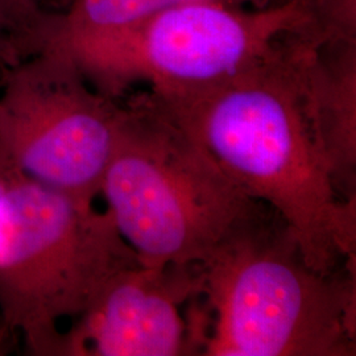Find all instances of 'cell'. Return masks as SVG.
<instances>
[{
    "label": "cell",
    "instance_id": "8fae6325",
    "mask_svg": "<svg viewBox=\"0 0 356 356\" xmlns=\"http://www.w3.org/2000/svg\"><path fill=\"white\" fill-rule=\"evenodd\" d=\"M51 15L45 11L44 0H0V17L22 58L35 51Z\"/></svg>",
    "mask_w": 356,
    "mask_h": 356
},
{
    "label": "cell",
    "instance_id": "6da1fadb",
    "mask_svg": "<svg viewBox=\"0 0 356 356\" xmlns=\"http://www.w3.org/2000/svg\"><path fill=\"white\" fill-rule=\"evenodd\" d=\"M291 32L239 73L163 106L248 197L280 216L310 267L355 268L356 202L334 184L316 124L309 63Z\"/></svg>",
    "mask_w": 356,
    "mask_h": 356
},
{
    "label": "cell",
    "instance_id": "277c9868",
    "mask_svg": "<svg viewBox=\"0 0 356 356\" xmlns=\"http://www.w3.org/2000/svg\"><path fill=\"white\" fill-rule=\"evenodd\" d=\"M0 354L58 356V323L76 318L138 256L107 211L19 173H0Z\"/></svg>",
    "mask_w": 356,
    "mask_h": 356
},
{
    "label": "cell",
    "instance_id": "ba28073f",
    "mask_svg": "<svg viewBox=\"0 0 356 356\" xmlns=\"http://www.w3.org/2000/svg\"><path fill=\"white\" fill-rule=\"evenodd\" d=\"M309 86L337 191L344 201L356 202V40L316 47Z\"/></svg>",
    "mask_w": 356,
    "mask_h": 356
},
{
    "label": "cell",
    "instance_id": "30bf717a",
    "mask_svg": "<svg viewBox=\"0 0 356 356\" xmlns=\"http://www.w3.org/2000/svg\"><path fill=\"white\" fill-rule=\"evenodd\" d=\"M306 26L300 33L316 47L356 40V0H302Z\"/></svg>",
    "mask_w": 356,
    "mask_h": 356
},
{
    "label": "cell",
    "instance_id": "5b68a950",
    "mask_svg": "<svg viewBox=\"0 0 356 356\" xmlns=\"http://www.w3.org/2000/svg\"><path fill=\"white\" fill-rule=\"evenodd\" d=\"M306 24L302 0L264 7L181 3L134 24L45 48L69 58L94 89L122 99L134 85L173 98L227 79Z\"/></svg>",
    "mask_w": 356,
    "mask_h": 356
},
{
    "label": "cell",
    "instance_id": "3957f363",
    "mask_svg": "<svg viewBox=\"0 0 356 356\" xmlns=\"http://www.w3.org/2000/svg\"><path fill=\"white\" fill-rule=\"evenodd\" d=\"M124 106L99 193L106 211L143 266L200 264L263 204L149 91Z\"/></svg>",
    "mask_w": 356,
    "mask_h": 356
},
{
    "label": "cell",
    "instance_id": "52a82bcc",
    "mask_svg": "<svg viewBox=\"0 0 356 356\" xmlns=\"http://www.w3.org/2000/svg\"><path fill=\"white\" fill-rule=\"evenodd\" d=\"M198 296L197 264L123 268L63 331L58 356L197 355L182 307Z\"/></svg>",
    "mask_w": 356,
    "mask_h": 356
},
{
    "label": "cell",
    "instance_id": "7a4b0ae2",
    "mask_svg": "<svg viewBox=\"0 0 356 356\" xmlns=\"http://www.w3.org/2000/svg\"><path fill=\"white\" fill-rule=\"evenodd\" d=\"M197 270L206 309L200 355H355V268L310 267L267 204Z\"/></svg>",
    "mask_w": 356,
    "mask_h": 356
},
{
    "label": "cell",
    "instance_id": "7c38bea8",
    "mask_svg": "<svg viewBox=\"0 0 356 356\" xmlns=\"http://www.w3.org/2000/svg\"><path fill=\"white\" fill-rule=\"evenodd\" d=\"M22 60L20 51L17 49L15 41L7 32L4 23L0 17V66H8Z\"/></svg>",
    "mask_w": 356,
    "mask_h": 356
},
{
    "label": "cell",
    "instance_id": "4fadbf2b",
    "mask_svg": "<svg viewBox=\"0 0 356 356\" xmlns=\"http://www.w3.org/2000/svg\"><path fill=\"white\" fill-rule=\"evenodd\" d=\"M248 1L254 7H264V6L276 3V1H280V0H248Z\"/></svg>",
    "mask_w": 356,
    "mask_h": 356
},
{
    "label": "cell",
    "instance_id": "8992f818",
    "mask_svg": "<svg viewBox=\"0 0 356 356\" xmlns=\"http://www.w3.org/2000/svg\"><path fill=\"white\" fill-rule=\"evenodd\" d=\"M0 72V173H19L94 202L124 101L94 89L56 51H38Z\"/></svg>",
    "mask_w": 356,
    "mask_h": 356
},
{
    "label": "cell",
    "instance_id": "9c48e42d",
    "mask_svg": "<svg viewBox=\"0 0 356 356\" xmlns=\"http://www.w3.org/2000/svg\"><path fill=\"white\" fill-rule=\"evenodd\" d=\"M188 1L197 0H72L66 11L53 13L35 53L134 24L164 8ZM216 1L252 6L248 0Z\"/></svg>",
    "mask_w": 356,
    "mask_h": 356
}]
</instances>
